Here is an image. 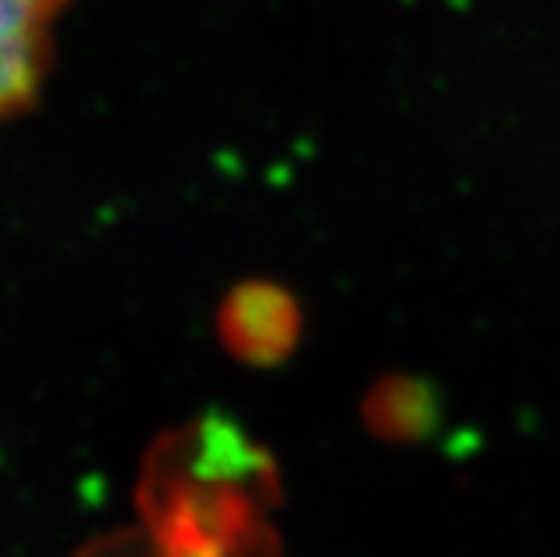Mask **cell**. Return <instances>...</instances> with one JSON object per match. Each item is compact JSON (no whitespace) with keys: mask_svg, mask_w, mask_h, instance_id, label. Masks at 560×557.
I'll return each mask as SVG.
<instances>
[{"mask_svg":"<svg viewBox=\"0 0 560 557\" xmlns=\"http://www.w3.org/2000/svg\"><path fill=\"white\" fill-rule=\"evenodd\" d=\"M66 8L69 0H0V120L26 113L44 91Z\"/></svg>","mask_w":560,"mask_h":557,"instance_id":"6da1fadb","label":"cell"}]
</instances>
